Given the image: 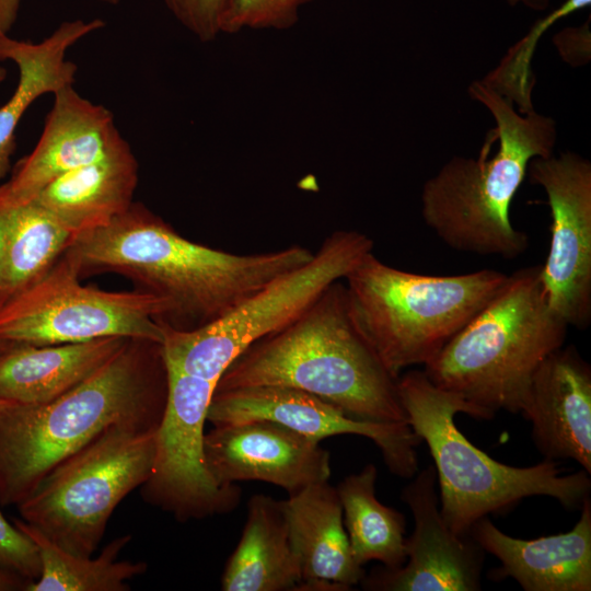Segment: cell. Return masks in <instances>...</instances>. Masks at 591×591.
I'll return each instance as SVG.
<instances>
[{
	"label": "cell",
	"instance_id": "cell-14",
	"mask_svg": "<svg viewBox=\"0 0 591 591\" xmlns=\"http://www.w3.org/2000/svg\"><path fill=\"white\" fill-rule=\"evenodd\" d=\"M432 464L417 472L401 494L415 528L405 541L406 561L373 568L360 584L371 591H477L482 588L484 549L471 534L454 533L443 520Z\"/></svg>",
	"mask_w": 591,
	"mask_h": 591
},
{
	"label": "cell",
	"instance_id": "cell-1",
	"mask_svg": "<svg viewBox=\"0 0 591 591\" xmlns=\"http://www.w3.org/2000/svg\"><path fill=\"white\" fill-rule=\"evenodd\" d=\"M65 253L81 276L115 273L167 300L172 310L165 324L178 331L221 317L314 255L298 244L253 254L212 248L185 239L135 201L107 225L77 235Z\"/></svg>",
	"mask_w": 591,
	"mask_h": 591
},
{
	"label": "cell",
	"instance_id": "cell-23",
	"mask_svg": "<svg viewBox=\"0 0 591 591\" xmlns=\"http://www.w3.org/2000/svg\"><path fill=\"white\" fill-rule=\"evenodd\" d=\"M302 576L293 553L282 500L254 495L237 546L221 577L224 591H300Z\"/></svg>",
	"mask_w": 591,
	"mask_h": 591
},
{
	"label": "cell",
	"instance_id": "cell-28",
	"mask_svg": "<svg viewBox=\"0 0 591 591\" xmlns=\"http://www.w3.org/2000/svg\"><path fill=\"white\" fill-rule=\"evenodd\" d=\"M316 0H225L220 34L243 28L288 30L297 24L300 9Z\"/></svg>",
	"mask_w": 591,
	"mask_h": 591
},
{
	"label": "cell",
	"instance_id": "cell-9",
	"mask_svg": "<svg viewBox=\"0 0 591 591\" xmlns=\"http://www.w3.org/2000/svg\"><path fill=\"white\" fill-rule=\"evenodd\" d=\"M373 246L362 232L337 230L323 240L309 262L277 277L211 323L178 331L161 322L165 363L217 384L244 350L296 320Z\"/></svg>",
	"mask_w": 591,
	"mask_h": 591
},
{
	"label": "cell",
	"instance_id": "cell-36",
	"mask_svg": "<svg viewBox=\"0 0 591 591\" xmlns=\"http://www.w3.org/2000/svg\"><path fill=\"white\" fill-rule=\"evenodd\" d=\"M95 1L102 2L105 4H111V5H117L120 2V0H95Z\"/></svg>",
	"mask_w": 591,
	"mask_h": 591
},
{
	"label": "cell",
	"instance_id": "cell-6",
	"mask_svg": "<svg viewBox=\"0 0 591 591\" xmlns=\"http://www.w3.org/2000/svg\"><path fill=\"white\" fill-rule=\"evenodd\" d=\"M407 422L428 445L439 486L440 512L456 534L490 513L508 511L531 496H548L566 509L581 508L590 497V474L584 470L563 474L557 461L543 460L511 466L494 460L471 443L455 425V415L478 413L459 395L434 385L424 370L397 379Z\"/></svg>",
	"mask_w": 591,
	"mask_h": 591
},
{
	"label": "cell",
	"instance_id": "cell-8",
	"mask_svg": "<svg viewBox=\"0 0 591 591\" xmlns=\"http://www.w3.org/2000/svg\"><path fill=\"white\" fill-rule=\"evenodd\" d=\"M158 428L116 425L104 430L18 505L22 520L62 549L91 557L116 506L149 478Z\"/></svg>",
	"mask_w": 591,
	"mask_h": 591
},
{
	"label": "cell",
	"instance_id": "cell-15",
	"mask_svg": "<svg viewBox=\"0 0 591 591\" xmlns=\"http://www.w3.org/2000/svg\"><path fill=\"white\" fill-rule=\"evenodd\" d=\"M207 466L221 484L259 480L294 495L327 482L329 453L320 441L271 420L215 426L204 437Z\"/></svg>",
	"mask_w": 591,
	"mask_h": 591
},
{
	"label": "cell",
	"instance_id": "cell-25",
	"mask_svg": "<svg viewBox=\"0 0 591 591\" xmlns=\"http://www.w3.org/2000/svg\"><path fill=\"white\" fill-rule=\"evenodd\" d=\"M376 477L378 470L370 463L338 484L344 525L359 565L378 560L386 568H396L406 561V521L399 511L378 500Z\"/></svg>",
	"mask_w": 591,
	"mask_h": 591
},
{
	"label": "cell",
	"instance_id": "cell-22",
	"mask_svg": "<svg viewBox=\"0 0 591 591\" xmlns=\"http://www.w3.org/2000/svg\"><path fill=\"white\" fill-rule=\"evenodd\" d=\"M127 339L113 336L45 346L9 343L0 351V398L25 405L54 401L100 369Z\"/></svg>",
	"mask_w": 591,
	"mask_h": 591
},
{
	"label": "cell",
	"instance_id": "cell-38",
	"mask_svg": "<svg viewBox=\"0 0 591 591\" xmlns=\"http://www.w3.org/2000/svg\"><path fill=\"white\" fill-rule=\"evenodd\" d=\"M2 305V296H1V287H0V306Z\"/></svg>",
	"mask_w": 591,
	"mask_h": 591
},
{
	"label": "cell",
	"instance_id": "cell-12",
	"mask_svg": "<svg viewBox=\"0 0 591 591\" xmlns=\"http://www.w3.org/2000/svg\"><path fill=\"white\" fill-rule=\"evenodd\" d=\"M529 181L541 186L551 211V241L541 279L551 308L568 326L591 322V163L575 152L534 158Z\"/></svg>",
	"mask_w": 591,
	"mask_h": 591
},
{
	"label": "cell",
	"instance_id": "cell-20",
	"mask_svg": "<svg viewBox=\"0 0 591 591\" xmlns=\"http://www.w3.org/2000/svg\"><path fill=\"white\" fill-rule=\"evenodd\" d=\"M104 26L102 19H78L61 22L39 43L0 37V61L13 62L19 71L12 95L0 106V181L11 169L15 130L25 112L40 96L74 84L78 67L66 58L67 51Z\"/></svg>",
	"mask_w": 591,
	"mask_h": 591
},
{
	"label": "cell",
	"instance_id": "cell-29",
	"mask_svg": "<svg viewBox=\"0 0 591 591\" xmlns=\"http://www.w3.org/2000/svg\"><path fill=\"white\" fill-rule=\"evenodd\" d=\"M0 570L10 572L27 584L38 579L42 561L36 544L0 510Z\"/></svg>",
	"mask_w": 591,
	"mask_h": 591
},
{
	"label": "cell",
	"instance_id": "cell-19",
	"mask_svg": "<svg viewBox=\"0 0 591 591\" xmlns=\"http://www.w3.org/2000/svg\"><path fill=\"white\" fill-rule=\"evenodd\" d=\"M288 533L301 569L300 591H347L366 572L351 553L336 487L310 485L282 500Z\"/></svg>",
	"mask_w": 591,
	"mask_h": 591
},
{
	"label": "cell",
	"instance_id": "cell-32",
	"mask_svg": "<svg viewBox=\"0 0 591 591\" xmlns=\"http://www.w3.org/2000/svg\"><path fill=\"white\" fill-rule=\"evenodd\" d=\"M21 0H0V37L9 35L20 11Z\"/></svg>",
	"mask_w": 591,
	"mask_h": 591
},
{
	"label": "cell",
	"instance_id": "cell-33",
	"mask_svg": "<svg viewBox=\"0 0 591 591\" xmlns=\"http://www.w3.org/2000/svg\"><path fill=\"white\" fill-rule=\"evenodd\" d=\"M27 586V582H25L23 579L0 570V591H11L16 589H25Z\"/></svg>",
	"mask_w": 591,
	"mask_h": 591
},
{
	"label": "cell",
	"instance_id": "cell-34",
	"mask_svg": "<svg viewBox=\"0 0 591 591\" xmlns=\"http://www.w3.org/2000/svg\"><path fill=\"white\" fill-rule=\"evenodd\" d=\"M509 5H523L530 10H546L553 0H505Z\"/></svg>",
	"mask_w": 591,
	"mask_h": 591
},
{
	"label": "cell",
	"instance_id": "cell-17",
	"mask_svg": "<svg viewBox=\"0 0 591 591\" xmlns=\"http://www.w3.org/2000/svg\"><path fill=\"white\" fill-rule=\"evenodd\" d=\"M520 414L545 460H573L591 474V367L561 346L534 372Z\"/></svg>",
	"mask_w": 591,
	"mask_h": 591
},
{
	"label": "cell",
	"instance_id": "cell-35",
	"mask_svg": "<svg viewBox=\"0 0 591 591\" xmlns=\"http://www.w3.org/2000/svg\"><path fill=\"white\" fill-rule=\"evenodd\" d=\"M8 344H9V341L0 340V351H1L4 347H7ZM10 404H12V403H10V402H8V401H4V399L0 398V410L3 409L4 407L9 406Z\"/></svg>",
	"mask_w": 591,
	"mask_h": 591
},
{
	"label": "cell",
	"instance_id": "cell-24",
	"mask_svg": "<svg viewBox=\"0 0 591 591\" xmlns=\"http://www.w3.org/2000/svg\"><path fill=\"white\" fill-rule=\"evenodd\" d=\"M73 237L35 201L0 210L2 304L39 280L67 251Z\"/></svg>",
	"mask_w": 591,
	"mask_h": 591
},
{
	"label": "cell",
	"instance_id": "cell-16",
	"mask_svg": "<svg viewBox=\"0 0 591 591\" xmlns=\"http://www.w3.org/2000/svg\"><path fill=\"white\" fill-rule=\"evenodd\" d=\"M53 95L36 146L0 184V210L33 201L53 182L125 140L112 112L83 97L73 85Z\"/></svg>",
	"mask_w": 591,
	"mask_h": 591
},
{
	"label": "cell",
	"instance_id": "cell-30",
	"mask_svg": "<svg viewBox=\"0 0 591 591\" xmlns=\"http://www.w3.org/2000/svg\"><path fill=\"white\" fill-rule=\"evenodd\" d=\"M173 16L201 42L220 34V18L225 0H162Z\"/></svg>",
	"mask_w": 591,
	"mask_h": 591
},
{
	"label": "cell",
	"instance_id": "cell-7",
	"mask_svg": "<svg viewBox=\"0 0 591 591\" xmlns=\"http://www.w3.org/2000/svg\"><path fill=\"white\" fill-rule=\"evenodd\" d=\"M496 269L432 276L406 271L367 254L344 278L354 322L386 369L398 378L431 361L499 291Z\"/></svg>",
	"mask_w": 591,
	"mask_h": 591
},
{
	"label": "cell",
	"instance_id": "cell-27",
	"mask_svg": "<svg viewBox=\"0 0 591 591\" xmlns=\"http://www.w3.org/2000/svg\"><path fill=\"white\" fill-rule=\"evenodd\" d=\"M590 3L591 0H564L552 12L538 19L529 32L507 50L498 66L480 81L510 101L519 113L533 111L532 93L536 80L532 60L538 40L555 23L589 7Z\"/></svg>",
	"mask_w": 591,
	"mask_h": 591
},
{
	"label": "cell",
	"instance_id": "cell-2",
	"mask_svg": "<svg viewBox=\"0 0 591 591\" xmlns=\"http://www.w3.org/2000/svg\"><path fill=\"white\" fill-rule=\"evenodd\" d=\"M167 398L162 344L128 338L88 379L44 404L0 410V505H19L112 426L158 428Z\"/></svg>",
	"mask_w": 591,
	"mask_h": 591
},
{
	"label": "cell",
	"instance_id": "cell-21",
	"mask_svg": "<svg viewBox=\"0 0 591 591\" xmlns=\"http://www.w3.org/2000/svg\"><path fill=\"white\" fill-rule=\"evenodd\" d=\"M137 184L138 162L124 140L104 157L53 182L33 201L76 237L107 225L127 211Z\"/></svg>",
	"mask_w": 591,
	"mask_h": 591
},
{
	"label": "cell",
	"instance_id": "cell-10",
	"mask_svg": "<svg viewBox=\"0 0 591 591\" xmlns=\"http://www.w3.org/2000/svg\"><path fill=\"white\" fill-rule=\"evenodd\" d=\"M78 264L66 253L36 282L0 306V340L37 346L103 337L163 340L171 314L153 293L107 291L80 282Z\"/></svg>",
	"mask_w": 591,
	"mask_h": 591
},
{
	"label": "cell",
	"instance_id": "cell-5",
	"mask_svg": "<svg viewBox=\"0 0 591 591\" xmlns=\"http://www.w3.org/2000/svg\"><path fill=\"white\" fill-rule=\"evenodd\" d=\"M568 327L548 304L541 265L523 267L422 370L474 407L478 419L518 414L534 372L564 346Z\"/></svg>",
	"mask_w": 591,
	"mask_h": 591
},
{
	"label": "cell",
	"instance_id": "cell-4",
	"mask_svg": "<svg viewBox=\"0 0 591 591\" xmlns=\"http://www.w3.org/2000/svg\"><path fill=\"white\" fill-rule=\"evenodd\" d=\"M468 93L488 109L496 127L476 159L455 155L426 181L422 219L453 250L513 259L526 252L529 237L512 224L511 202L530 161L554 154L556 124L535 109L519 113L480 80Z\"/></svg>",
	"mask_w": 591,
	"mask_h": 591
},
{
	"label": "cell",
	"instance_id": "cell-3",
	"mask_svg": "<svg viewBox=\"0 0 591 591\" xmlns=\"http://www.w3.org/2000/svg\"><path fill=\"white\" fill-rule=\"evenodd\" d=\"M397 379L354 322L339 280L291 323L244 350L215 391L287 386L315 395L356 419L407 422Z\"/></svg>",
	"mask_w": 591,
	"mask_h": 591
},
{
	"label": "cell",
	"instance_id": "cell-13",
	"mask_svg": "<svg viewBox=\"0 0 591 591\" xmlns=\"http://www.w3.org/2000/svg\"><path fill=\"white\" fill-rule=\"evenodd\" d=\"M250 420H271L317 441L337 434L362 436L380 449L392 474L410 478L418 472L416 447L421 440L408 422L356 419L315 395L287 386L215 391L207 421L218 426Z\"/></svg>",
	"mask_w": 591,
	"mask_h": 591
},
{
	"label": "cell",
	"instance_id": "cell-11",
	"mask_svg": "<svg viewBox=\"0 0 591 591\" xmlns=\"http://www.w3.org/2000/svg\"><path fill=\"white\" fill-rule=\"evenodd\" d=\"M167 398L157 433V451L146 499L178 520L200 519L234 510L242 491L210 473L204 451V426L216 383L166 364Z\"/></svg>",
	"mask_w": 591,
	"mask_h": 591
},
{
	"label": "cell",
	"instance_id": "cell-37",
	"mask_svg": "<svg viewBox=\"0 0 591 591\" xmlns=\"http://www.w3.org/2000/svg\"><path fill=\"white\" fill-rule=\"evenodd\" d=\"M7 78V70L3 67H0V85Z\"/></svg>",
	"mask_w": 591,
	"mask_h": 591
},
{
	"label": "cell",
	"instance_id": "cell-18",
	"mask_svg": "<svg viewBox=\"0 0 591 591\" xmlns=\"http://www.w3.org/2000/svg\"><path fill=\"white\" fill-rule=\"evenodd\" d=\"M572 530L535 540L509 536L488 517L470 530L471 536L500 561L489 578L514 579L525 591L591 590V500L587 498Z\"/></svg>",
	"mask_w": 591,
	"mask_h": 591
},
{
	"label": "cell",
	"instance_id": "cell-26",
	"mask_svg": "<svg viewBox=\"0 0 591 591\" xmlns=\"http://www.w3.org/2000/svg\"><path fill=\"white\" fill-rule=\"evenodd\" d=\"M13 523L36 544L42 561L38 579L30 582L26 591H126L127 580L147 569L144 563L116 560L130 535L115 538L92 559L62 549L22 519Z\"/></svg>",
	"mask_w": 591,
	"mask_h": 591
},
{
	"label": "cell",
	"instance_id": "cell-31",
	"mask_svg": "<svg viewBox=\"0 0 591 591\" xmlns=\"http://www.w3.org/2000/svg\"><path fill=\"white\" fill-rule=\"evenodd\" d=\"M560 58L571 67L586 66L591 59L590 16L580 26L565 27L553 37Z\"/></svg>",
	"mask_w": 591,
	"mask_h": 591
}]
</instances>
